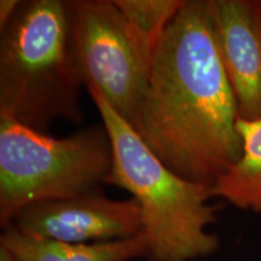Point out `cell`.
Segmentation results:
<instances>
[{"label": "cell", "instance_id": "obj_3", "mask_svg": "<svg viewBox=\"0 0 261 261\" xmlns=\"http://www.w3.org/2000/svg\"><path fill=\"white\" fill-rule=\"evenodd\" d=\"M113 145L107 184L128 191L139 203L151 261H192L213 254L219 238L207 227L217 220L211 185L190 181L156 156L94 87H86Z\"/></svg>", "mask_w": 261, "mask_h": 261}, {"label": "cell", "instance_id": "obj_2", "mask_svg": "<svg viewBox=\"0 0 261 261\" xmlns=\"http://www.w3.org/2000/svg\"><path fill=\"white\" fill-rule=\"evenodd\" d=\"M83 86L69 0H21L0 29V116L42 133L57 120L80 125Z\"/></svg>", "mask_w": 261, "mask_h": 261}, {"label": "cell", "instance_id": "obj_6", "mask_svg": "<svg viewBox=\"0 0 261 261\" xmlns=\"http://www.w3.org/2000/svg\"><path fill=\"white\" fill-rule=\"evenodd\" d=\"M28 236L65 243H106L143 232L142 212L135 198L112 200L102 191L33 203L14 223Z\"/></svg>", "mask_w": 261, "mask_h": 261}, {"label": "cell", "instance_id": "obj_12", "mask_svg": "<svg viewBox=\"0 0 261 261\" xmlns=\"http://www.w3.org/2000/svg\"><path fill=\"white\" fill-rule=\"evenodd\" d=\"M0 261H17V259L11 250L0 244Z\"/></svg>", "mask_w": 261, "mask_h": 261}, {"label": "cell", "instance_id": "obj_11", "mask_svg": "<svg viewBox=\"0 0 261 261\" xmlns=\"http://www.w3.org/2000/svg\"><path fill=\"white\" fill-rule=\"evenodd\" d=\"M21 0H0V29L11 21L17 11Z\"/></svg>", "mask_w": 261, "mask_h": 261}, {"label": "cell", "instance_id": "obj_5", "mask_svg": "<svg viewBox=\"0 0 261 261\" xmlns=\"http://www.w3.org/2000/svg\"><path fill=\"white\" fill-rule=\"evenodd\" d=\"M71 37L85 86L94 87L132 125L154 50L137 34L114 0H69Z\"/></svg>", "mask_w": 261, "mask_h": 261}, {"label": "cell", "instance_id": "obj_1", "mask_svg": "<svg viewBox=\"0 0 261 261\" xmlns=\"http://www.w3.org/2000/svg\"><path fill=\"white\" fill-rule=\"evenodd\" d=\"M237 120L205 0H187L160 39L130 126L169 169L212 187L242 154Z\"/></svg>", "mask_w": 261, "mask_h": 261}, {"label": "cell", "instance_id": "obj_4", "mask_svg": "<svg viewBox=\"0 0 261 261\" xmlns=\"http://www.w3.org/2000/svg\"><path fill=\"white\" fill-rule=\"evenodd\" d=\"M103 123L56 138L0 116V224L33 203L100 191L113 168Z\"/></svg>", "mask_w": 261, "mask_h": 261}, {"label": "cell", "instance_id": "obj_8", "mask_svg": "<svg viewBox=\"0 0 261 261\" xmlns=\"http://www.w3.org/2000/svg\"><path fill=\"white\" fill-rule=\"evenodd\" d=\"M0 244L11 250L17 261H129L149 256L144 232L106 243H65L28 236L15 225L4 228Z\"/></svg>", "mask_w": 261, "mask_h": 261}, {"label": "cell", "instance_id": "obj_7", "mask_svg": "<svg viewBox=\"0 0 261 261\" xmlns=\"http://www.w3.org/2000/svg\"><path fill=\"white\" fill-rule=\"evenodd\" d=\"M238 117L261 119V0H205Z\"/></svg>", "mask_w": 261, "mask_h": 261}, {"label": "cell", "instance_id": "obj_10", "mask_svg": "<svg viewBox=\"0 0 261 261\" xmlns=\"http://www.w3.org/2000/svg\"><path fill=\"white\" fill-rule=\"evenodd\" d=\"M139 38L156 50L163 33L187 0H114Z\"/></svg>", "mask_w": 261, "mask_h": 261}, {"label": "cell", "instance_id": "obj_9", "mask_svg": "<svg viewBox=\"0 0 261 261\" xmlns=\"http://www.w3.org/2000/svg\"><path fill=\"white\" fill-rule=\"evenodd\" d=\"M242 154L211 187L212 198H221L243 211L261 212V119L237 120Z\"/></svg>", "mask_w": 261, "mask_h": 261}]
</instances>
